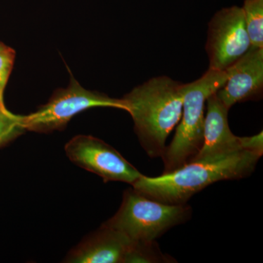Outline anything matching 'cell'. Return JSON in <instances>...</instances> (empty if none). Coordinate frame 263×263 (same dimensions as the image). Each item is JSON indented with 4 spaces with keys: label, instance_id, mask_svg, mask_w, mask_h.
Returning a JSON list of instances; mask_svg holds the SVG:
<instances>
[{
    "label": "cell",
    "instance_id": "obj_11",
    "mask_svg": "<svg viewBox=\"0 0 263 263\" xmlns=\"http://www.w3.org/2000/svg\"><path fill=\"white\" fill-rule=\"evenodd\" d=\"M242 10L251 48H263V0H245Z\"/></svg>",
    "mask_w": 263,
    "mask_h": 263
},
{
    "label": "cell",
    "instance_id": "obj_10",
    "mask_svg": "<svg viewBox=\"0 0 263 263\" xmlns=\"http://www.w3.org/2000/svg\"><path fill=\"white\" fill-rule=\"evenodd\" d=\"M226 84L216 96L230 109L235 104L259 98L263 90V48H250L228 68Z\"/></svg>",
    "mask_w": 263,
    "mask_h": 263
},
{
    "label": "cell",
    "instance_id": "obj_8",
    "mask_svg": "<svg viewBox=\"0 0 263 263\" xmlns=\"http://www.w3.org/2000/svg\"><path fill=\"white\" fill-rule=\"evenodd\" d=\"M204 122L203 143L194 160L228 155L241 150L263 154L262 132L256 136L238 137L230 130L228 115L230 109L213 93L207 99Z\"/></svg>",
    "mask_w": 263,
    "mask_h": 263
},
{
    "label": "cell",
    "instance_id": "obj_7",
    "mask_svg": "<svg viewBox=\"0 0 263 263\" xmlns=\"http://www.w3.org/2000/svg\"><path fill=\"white\" fill-rule=\"evenodd\" d=\"M65 151L71 162L98 175L105 182L121 181L133 185L143 176L118 151L95 137H73L66 143Z\"/></svg>",
    "mask_w": 263,
    "mask_h": 263
},
{
    "label": "cell",
    "instance_id": "obj_6",
    "mask_svg": "<svg viewBox=\"0 0 263 263\" xmlns=\"http://www.w3.org/2000/svg\"><path fill=\"white\" fill-rule=\"evenodd\" d=\"M242 8H223L209 24L206 49L209 69L226 71L250 49Z\"/></svg>",
    "mask_w": 263,
    "mask_h": 263
},
{
    "label": "cell",
    "instance_id": "obj_4",
    "mask_svg": "<svg viewBox=\"0 0 263 263\" xmlns=\"http://www.w3.org/2000/svg\"><path fill=\"white\" fill-rule=\"evenodd\" d=\"M187 204L164 203L143 195L132 186L124 193L121 206L103 224L133 240L154 241L171 228L190 219Z\"/></svg>",
    "mask_w": 263,
    "mask_h": 263
},
{
    "label": "cell",
    "instance_id": "obj_14",
    "mask_svg": "<svg viewBox=\"0 0 263 263\" xmlns=\"http://www.w3.org/2000/svg\"><path fill=\"white\" fill-rule=\"evenodd\" d=\"M5 46H5V44H3V43L0 42V49H2V48H5Z\"/></svg>",
    "mask_w": 263,
    "mask_h": 263
},
{
    "label": "cell",
    "instance_id": "obj_2",
    "mask_svg": "<svg viewBox=\"0 0 263 263\" xmlns=\"http://www.w3.org/2000/svg\"><path fill=\"white\" fill-rule=\"evenodd\" d=\"M184 84L167 76L153 78L123 98L135 131L150 157H162L169 135L182 115Z\"/></svg>",
    "mask_w": 263,
    "mask_h": 263
},
{
    "label": "cell",
    "instance_id": "obj_1",
    "mask_svg": "<svg viewBox=\"0 0 263 263\" xmlns=\"http://www.w3.org/2000/svg\"><path fill=\"white\" fill-rule=\"evenodd\" d=\"M262 154L241 150L192 161L180 168L157 177L143 176L132 185L143 195L164 203H187L194 195L218 181L248 177Z\"/></svg>",
    "mask_w": 263,
    "mask_h": 263
},
{
    "label": "cell",
    "instance_id": "obj_3",
    "mask_svg": "<svg viewBox=\"0 0 263 263\" xmlns=\"http://www.w3.org/2000/svg\"><path fill=\"white\" fill-rule=\"evenodd\" d=\"M228 72L210 70L197 81L185 84L183 110L174 139L166 146L162 159L163 174L192 162L203 143L205 106L208 98L224 86Z\"/></svg>",
    "mask_w": 263,
    "mask_h": 263
},
{
    "label": "cell",
    "instance_id": "obj_12",
    "mask_svg": "<svg viewBox=\"0 0 263 263\" xmlns=\"http://www.w3.org/2000/svg\"><path fill=\"white\" fill-rule=\"evenodd\" d=\"M22 116L10 112L0 105V148L6 146L25 133Z\"/></svg>",
    "mask_w": 263,
    "mask_h": 263
},
{
    "label": "cell",
    "instance_id": "obj_5",
    "mask_svg": "<svg viewBox=\"0 0 263 263\" xmlns=\"http://www.w3.org/2000/svg\"><path fill=\"white\" fill-rule=\"evenodd\" d=\"M96 107L126 110L122 98H111L98 91H89L71 76L68 87L56 90L48 103L37 111L22 116V122L26 131L49 133L63 130L76 115Z\"/></svg>",
    "mask_w": 263,
    "mask_h": 263
},
{
    "label": "cell",
    "instance_id": "obj_9",
    "mask_svg": "<svg viewBox=\"0 0 263 263\" xmlns=\"http://www.w3.org/2000/svg\"><path fill=\"white\" fill-rule=\"evenodd\" d=\"M136 240L103 224L72 249L64 262L131 263Z\"/></svg>",
    "mask_w": 263,
    "mask_h": 263
},
{
    "label": "cell",
    "instance_id": "obj_13",
    "mask_svg": "<svg viewBox=\"0 0 263 263\" xmlns=\"http://www.w3.org/2000/svg\"><path fill=\"white\" fill-rule=\"evenodd\" d=\"M15 53L11 48L5 46L0 49V105L5 107L4 91L14 65Z\"/></svg>",
    "mask_w": 263,
    "mask_h": 263
}]
</instances>
